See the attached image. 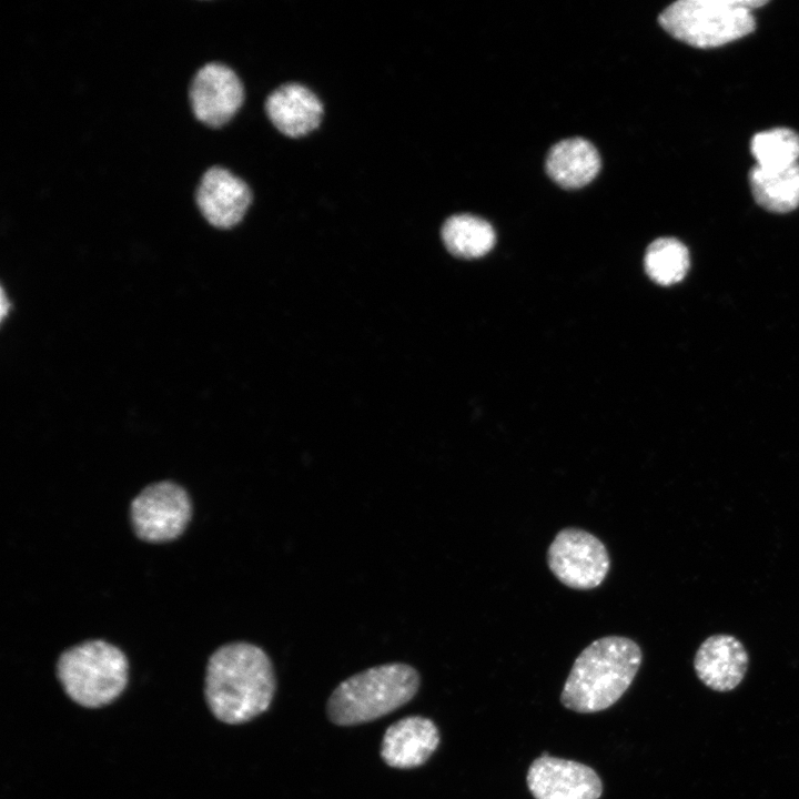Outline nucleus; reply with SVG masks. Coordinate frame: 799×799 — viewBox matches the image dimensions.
Listing matches in <instances>:
<instances>
[{
    "mask_svg": "<svg viewBox=\"0 0 799 799\" xmlns=\"http://www.w3.org/2000/svg\"><path fill=\"white\" fill-rule=\"evenodd\" d=\"M441 741L437 726L423 716L404 717L392 724L381 742V758L396 769H413L424 765Z\"/></svg>",
    "mask_w": 799,
    "mask_h": 799,
    "instance_id": "obj_11",
    "label": "nucleus"
},
{
    "mask_svg": "<svg viewBox=\"0 0 799 799\" xmlns=\"http://www.w3.org/2000/svg\"><path fill=\"white\" fill-rule=\"evenodd\" d=\"M419 685L418 671L408 664L370 667L336 686L327 699V718L340 727L374 721L408 704Z\"/></svg>",
    "mask_w": 799,
    "mask_h": 799,
    "instance_id": "obj_3",
    "label": "nucleus"
},
{
    "mask_svg": "<svg viewBox=\"0 0 799 799\" xmlns=\"http://www.w3.org/2000/svg\"><path fill=\"white\" fill-rule=\"evenodd\" d=\"M128 671L123 651L101 639L74 645L57 661V676L65 694L87 708L103 707L117 699L127 686Z\"/></svg>",
    "mask_w": 799,
    "mask_h": 799,
    "instance_id": "obj_5",
    "label": "nucleus"
},
{
    "mask_svg": "<svg viewBox=\"0 0 799 799\" xmlns=\"http://www.w3.org/2000/svg\"><path fill=\"white\" fill-rule=\"evenodd\" d=\"M761 0H680L659 16V24L674 38L710 49L738 40L756 28L752 10Z\"/></svg>",
    "mask_w": 799,
    "mask_h": 799,
    "instance_id": "obj_4",
    "label": "nucleus"
},
{
    "mask_svg": "<svg viewBox=\"0 0 799 799\" xmlns=\"http://www.w3.org/2000/svg\"><path fill=\"white\" fill-rule=\"evenodd\" d=\"M188 100L194 118L216 129L237 113L244 100V87L229 65L206 62L193 73L188 87Z\"/></svg>",
    "mask_w": 799,
    "mask_h": 799,
    "instance_id": "obj_8",
    "label": "nucleus"
},
{
    "mask_svg": "<svg viewBox=\"0 0 799 799\" xmlns=\"http://www.w3.org/2000/svg\"><path fill=\"white\" fill-rule=\"evenodd\" d=\"M748 653L742 643L727 634L706 638L696 651L694 668L708 688L725 692L735 689L748 669Z\"/></svg>",
    "mask_w": 799,
    "mask_h": 799,
    "instance_id": "obj_12",
    "label": "nucleus"
},
{
    "mask_svg": "<svg viewBox=\"0 0 799 799\" xmlns=\"http://www.w3.org/2000/svg\"><path fill=\"white\" fill-rule=\"evenodd\" d=\"M265 111L280 132L290 138H300L318 127L323 105L306 87L286 83L267 97Z\"/></svg>",
    "mask_w": 799,
    "mask_h": 799,
    "instance_id": "obj_13",
    "label": "nucleus"
},
{
    "mask_svg": "<svg viewBox=\"0 0 799 799\" xmlns=\"http://www.w3.org/2000/svg\"><path fill=\"white\" fill-rule=\"evenodd\" d=\"M648 276L661 285H670L684 279L689 267V253L679 240L660 237L649 244L645 254Z\"/></svg>",
    "mask_w": 799,
    "mask_h": 799,
    "instance_id": "obj_17",
    "label": "nucleus"
},
{
    "mask_svg": "<svg viewBox=\"0 0 799 799\" xmlns=\"http://www.w3.org/2000/svg\"><path fill=\"white\" fill-rule=\"evenodd\" d=\"M547 565L565 586L589 590L598 587L606 578L610 558L598 537L581 528L566 527L550 543Z\"/></svg>",
    "mask_w": 799,
    "mask_h": 799,
    "instance_id": "obj_7",
    "label": "nucleus"
},
{
    "mask_svg": "<svg viewBox=\"0 0 799 799\" xmlns=\"http://www.w3.org/2000/svg\"><path fill=\"white\" fill-rule=\"evenodd\" d=\"M526 782L535 799H598L603 792L593 768L547 752L530 763Z\"/></svg>",
    "mask_w": 799,
    "mask_h": 799,
    "instance_id": "obj_9",
    "label": "nucleus"
},
{
    "mask_svg": "<svg viewBox=\"0 0 799 799\" xmlns=\"http://www.w3.org/2000/svg\"><path fill=\"white\" fill-rule=\"evenodd\" d=\"M442 239L453 255L474 259L492 250L496 235L486 220L472 214H456L444 222Z\"/></svg>",
    "mask_w": 799,
    "mask_h": 799,
    "instance_id": "obj_16",
    "label": "nucleus"
},
{
    "mask_svg": "<svg viewBox=\"0 0 799 799\" xmlns=\"http://www.w3.org/2000/svg\"><path fill=\"white\" fill-rule=\"evenodd\" d=\"M194 202L210 225L231 229L241 222L249 210L252 192L249 185L230 170L213 165L199 179Z\"/></svg>",
    "mask_w": 799,
    "mask_h": 799,
    "instance_id": "obj_10",
    "label": "nucleus"
},
{
    "mask_svg": "<svg viewBox=\"0 0 799 799\" xmlns=\"http://www.w3.org/2000/svg\"><path fill=\"white\" fill-rule=\"evenodd\" d=\"M192 517L186 490L171 481L142 488L131 500L130 519L135 535L144 542L164 543L178 538Z\"/></svg>",
    "mask_w": 799,
    "mask_h": 799,
    "instance_id": "obj_6",
    "label": "nucleus"
},
{
    "mask_svg": "<svg viewBox=\"0 0 799 799\" xmlns=\"http://www.w3.org/2000/svg\"><path fill=\"white\" fill-rule=\"evenodd\" d=\"M275 690L272 660L257 645L227 643L208 660L206 704L214 717L224 724H244L265 712Z\"/></svg>",
    "mask_w": 799,
    "mask_h": 799,
    "instance_id": "obj_1",
    "label": "nucleus"
},
{
    "mask_svg": "<svg viewBox=\"0 0 799 799\" xmlns=\"http://www.w3.org/2000/svg\"><path fill=\"white\" fill-rule=\"evenodd\" d=\"M641 660L639 645L628 637L606 636L594 640L575 659L560 702L579 714L609 708L629 688Z\"/></svg>",
    "mask_w": 799,
    "mask_h": 799,
    "instance_id": "obj_2",
    "label": "nucleus"
},
{
    "mask_svg": "<svg viewBox=\"0 0 799 799\" xmlns=\"http://www.w3.org/2000/svg\"><path fill=\"white\" fill-rule=\"evenodd\" d=\"M600 170V156L596 148L583 138H572L556 143L548 152L546 171L549 178L565 189L588 184Z\"/></svg>",
    "mask_w": 799,
    "mask_h": 799,
    "instance_id": "obj_14",
    "label": "nucleus"
},
{
    "mask_svg": "<svg viewBox=\"0 0 799 799\" xmlns=\"http://www.w3.org/2000/svg\"><path fill=\"white\" fill-rule=\"evenodd\" d=\"M748 179L755 201L765 210L787 213L799 206V162L779 169L755 165Z\"/></svg>",
    "mask_w": 799,
    "mask_h": 799,
    "instance_id": "obj_15",
    "label": "nucleus"
},
{
    "mask_svg": "<svg viewBox=\"0 0 799 799\" xmlns=\"http://www.w3.org/2000/svg\"><path fill=\"white\" fill-rule=\"evenodd\" d=\"M750 151L757 166L779 169L799 161V134L789 128H773L756 133Z\"/></svg>",
    "mask_w": 799,
    "mask_h": 799,
    "instance_id": "obj_18",
    "label": "nucleus"
}]
</instances>
